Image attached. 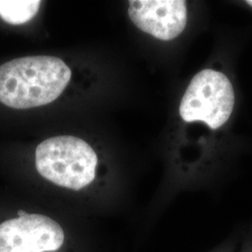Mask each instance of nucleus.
Segmentation results:
<instances>
[{"label":"nucleus","instance_id":"obj_1","mask_svg":"<svg viewBox=\"0 0 252 252\" xmlns=\"http://www.w3.org/2000/svg\"><path fill=\"white\" fill-rule=\"evenodd\" d=\"M71 70L54 56L22 57L0 65V102L18 109L36 108L58 98Z\"/></svg>","mask_w":252,"mask_h":252},{"label":"nucleus","instance_id":"obj_2","mask_svg":"<svg viewBox=\"0 0 252 252\" xmlns=\"http://www.w3.org/2000/svg\"><path fill=\"white\" fill-rule=\"evenodd\" d=\"M97 155L79 137H51L36 147V167L46 180L63 188L79 190L95 178Z\"/></svg>","mask_w":252,"mask_h":252},{"label":"nucleus","instance_id":"obj_3","mask_svg":"<svg viewBox=\"0 0 252 252\" xmlns=\"http://www.w3.org/2000/svg\"><path fill=\"white\" fill-rule=\"evenodd\" d=\"M234 107V91L223 73L204 69L189 82L180 106L186 123L203 122L215 130L223 126Z\"/></svg>","mask_w":252,"mask_h":252},{"label":"nucleus","instance_id":"obj_4","mask_svg":"<svg viewBox=\"0 0 252 252\" xmlns=\"http://www.w3.org/2000/svg\"><path fill=\"white\" fill-rule=\"evenodd\" d=\"M64 242L63 228L45 215L19 211L0 223V252H58Z\"/></svg>","mask_w":252,"mask_h":252},{"label":"nucleus","instance_id":"obj_5","mask_svg":"<svg viewBox=\"0 0 252 252\" xmlns=\"http://www.w3.org/2000/svg\"><path fill=\"white\" fill-rule=\"evenodd\" d=\"M128 14L140 30L163 41L180 36L187 24V6L182 0H132Z\"/></svg>","mask_w":252,"mask_h":252},{"label":"nucleus","instance_id":"obj_6","mask_svg":"<svg viewBox=\"0 0 252 252\" xmlns=\"http://www.w3.org/2000/svg\"><path fill=\"white\" fill-rule=\"evenodd\" d=\"M39 0H0V17L10 25L18 26L36 16Z\"/></svg>","mask_w":252,"mask_h":252},{"label":"nucleus","instance_id":"obj_7","mask_svg":"<svg viewBox=\"0 0 252 252\" xmlns=\"http://www.w3.org/2000/svg\"><path fill=\"white\" fill-rule=\"evenodd\" d=\"M237 249L235 252H252V228L248 229L244 236H241Z\"/></svg>","mask_w":252,"mask_h":252},{"label":"nucleus","instance_id":"obj_8","mask_svg":"<svg viewBox=\"0 0 252 252\" xmlns=\"http://www.w3.org/2000/svg\"><path fill=\"white\" fill-rule=\"evenodd\" d=\"M246 3H247V4H249L250 6H252V0H248Z\"/></svg>","mask_w":252,"mask_h":252}]
</instances>
